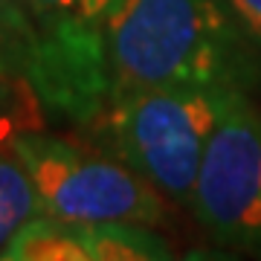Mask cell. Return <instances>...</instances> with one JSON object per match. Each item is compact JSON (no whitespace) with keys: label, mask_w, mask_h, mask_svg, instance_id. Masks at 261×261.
Segmentation results:
<instances>
[{"label":"cell","mask_w":261,"mask_h":261,"mask_svg":"<svg viewBox=\"0 0 261 261\" xmlns=\"http://www.w3.org/2000/svg\"><path fill=\"white\" fill-rule=\"evenodd\" d=\"M192 212L218 244L261 250V113L232 90L203 151Z\"/></svg>","instance_id":"5b68a950"},{"label":"cell","mask_w":261,"mask_h":261,"mask_svg":"<svg viewBox=\"0 0 261 261\" xmlns=\"http://www.w3.org/2000/svg\"><path fill=\"white\" fill-rule=\"evenodd\" d=\"M105 56L111 96L183 84L247 90L255 79L252 44L224 0H119L105 23Z\"/></svg>","instance_id":"6da1fadb"},{"label":"cell","mask_w":261,"mask_h":261,"mask_svg":"<svg viewBox=\"0 0 261 261\" xmlns=\"http://www.w3.org/2000/svg\"><path fill=\"white\" fill-rule=\"evenodd\" d=\"M3 261H90L87 224L35 212L0 252Z\"/></svg>","instance_id":"8992f818"},{"label":"cell","mask_w":261,"mask_h":261,"mask_svg":"<svg viewBox=\"0 0 261 261\" xmlns=\"http://www.w3.org/2000/svg\"><path fill=\"white\" fill-rule=\"evenodd\" d=\"M44 122V105L38 93L20 75H3L0 79V148H9V142L18 134L41 130Z\"/></svg>","instance_id":"9c48e42d"},{"label":"cell","mask_w":261,"mask_h":261,"mask_svg":"<svg viewBox=\"0 0 261 261\" xmlns=\"http://www.w3.org/2000/svg\"><path fill=\"white\" fill-rule=\"evenodd\" d=\"M29 41H32V29H29L27 0H0V56L12 75L23 79Z\"/></svg>","instance_id":"30bf717a"},{"label":"cell","mask_w":261,"mask_h":261,"mask_svg":"<svg viewBox=\"0 0 261 261\" xmlns=\"http://www.w3.org/2000/svg\"><path fill=\"white\" fill-rule=\"evenodd\" d=\"M224 6L244 32V38L261 49V0H224Z\"/></svg>","instance_id":"8fae6325"},{"label":"cell","mask_w":261,"mask_h":261,"mask_svg":"<svg viewBox=\"0 0 261 261\" xmlns=\"http://www.w3.org/2000/svg\"><path fill=\"white\" fill-rule=\"evenodd\" d=\"M35 212L41 209L23 163L12 148H0V252Z\"/></svg>","instance_id":"ba28073f"},{"label":"cell","mask_w":261,"mask_h":261,"mask_svg":"<svg viewBox=\"0 0 261 261\" xmlns=\"http://www.w3.org/2000/svg\"><path fill=\"white\" fill-rule=\"evenodd\" d=\"M229 96V87H140L113 93L96 122L116 160L163 197L189 206L203 151Z\"/></svg>","instance_id":"7a4b0ae2"},{"label":"cell","mask_w":261,"mask_h":261,"mask_svg":"<svg viewBox=\"0 0 261 261\" xmlns=\"http://www.w3.org/2000/svg\"><path fill=\"white\" fill-rule=\"evenodd\" d=\"M9 148L27 168L41 212L70 224L130 221L157 226L166 218L163 195L122 160L93 157L41 130L18 134Z\"/></svg>","instance_id":"277c9868"},{"label":"cell","mask_w":261,"mask_h":261,"mask_svg":"<svg viewBox=\"0 0 261 261\" xmlns=\"http://www.w3.org/2000/svg\"><path fill=\"white\" fill-rule=\"evenodd\" d=\"M3 75H12V73H9V67H6V61H3V56H0V79Z\"/></svg>","instance_id":"7c38bea8"},{"label":"cell","mask_w":261,"mask_h":261,"mask_svg":"<svg viewBox=\"0 0 261 261\" xmlns=\"http://www.w3.org/2000/svg\"><path fill=\"white\" fill-rule=\"evenodd\" d=\"M87 250L90 261H166L171 258L168 244L151 226L113 221V224H87Z\"/></svg>","instance_id":"52a82bcc"},{"label":"cell","mask_w":261,"mask_h":261,"mask_svg":"<svg viewBox=\"0 0 261 261\" xmlns=\"http://www.w3.org/2000/svg\"><path fill=\"white\" fill-rule=\"evenodd\" d=\"M119 0H27L29 58L23 79L44 111L96 122L111 96L105 23Z\"/></svg>","instance_id":"3957f363"}]
</instances>
